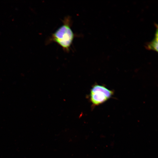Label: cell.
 Here are the masks:
<instances>
[{
	"label": "cell",
	"instance_id": "1",
	"mask_svg": "<svg viewBox=\"0 0 158 158\" xmlns=\"http://www.w3.org/2000/svg\"><path fill=\"white\" fill-rule=\"evenodd\" d=\"M71 22L69 16L65 17L63 21L62 25L52 34L48 43H56L65 51H69L75 36L71 28Z\"/></svg>",
	"mask_w": 158,
	"mask_h": 158
},
{
	"label": "cell",
	"instance_id": "2",
	"mask_svg": "<svg viewBox=\"0 0 158 158\" xmlns=\"http://www.w3.org/2000/svg\"><path fill=\"white\" fill-rule=\"evenodd\" d=\"M113 93V91L104 86L95 85L91 90L90 100L93 105H98L110 98Z\"/></svg>",
	"mask_w": 158,
	"mask_h": 158
},
{
	"label": "cell",
	"instance_id": "3",
	"mask_svg": "<svg viewBox=\"0 0 158 158\" xmlns=\"http://www.w3.org/2000/svg\"><path fill=\"white\" fill-rule=\"evenodd\" d=\"M155 37L153 40L147 46V47L149 49L158 51V32L157 29L155 33Z\"/></svg>",
	"mask_w": 158,
	"mask_h": 158
}]
</instances>
